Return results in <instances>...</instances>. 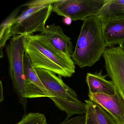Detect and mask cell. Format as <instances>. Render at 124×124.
<instances>
[{
	"label": "cell",
	"mask_w": 124,
	"mask_h": 124,
	"mask_svg": "<svg viewBox=\"0 0 124 124\" xmlns=\"http://www.w3.org/2000/svg\"><path fill=\"white\" fill-rule=\"evenodd\" d=\"M25 52L34 68L50 71L58 76L71 77L75 72V64L71 58L53 47L40 34L24 35Z\"/></svg>",
	"instance_id": "obj_1"
},
{
	"label": "cell",
	"mask_w": 124,
	"mask_h": 124,
	"mask_svg": "<svg viewBox=\"0 0 124 124\" xmlns=\"http://www.w3.org/2000/svg\"><path fill=\"white\" fill-rule=\"evenodd\" d=\"M107 48L102 23L97 16H90L83 21L72 59L81 69L91 67L100 60Z\"/></svg>",
	"instance_id": "obj_2"
},
{
	"label": "cell",
	"mask_w": 124,
	"mask_h": 124,
	"mask_svg": "<svg viewBox=\"0 0 124 124\" xmlns=\"http://www.w3.org/2000/svg\"><path fill=\"white\" fill-rule=\"evenodd\" d=\"M24 35L14 36L5 46V51L8 60L9 75L12 80L15 93L19 103L26 112L27 100L26 98V80L24 74L23 57L25 48L23 43Z\"/></svg>",
	"instance_id": "obj_3"
},
{
	"label": "cell",
	"mask_w": 124,
	"mask_h": 124,
	"mask_svg": "<svg viewBox=\"0 0 124 124\" xmlns=\"http://www.w3.org/2000/svg\"><path fill=\"white\" fill-rule=\"evenodd\" d=\"M56 0L41 5L28 6L12 24L10 37L32 34L44 31L45 24L53 11V4Z\"/></svg>",
	"instance_id": "obj_4"
},
{
	"label": "cell",
	"mask_w": 124,
	"mask_h": 124,
	"mask_svg": "<svg viewBox=\"0 0 124 124\" xmlns=\"http://www.w3.org/2000/svg\"><path fill=\"white\" fill-rule=\"evenodd\" d=\"M107 0H56L53 4V11L72 21H83L97 16Z\"/></svg>",
	"instance_id": "obj_5"
},
{
	"label": "cell",
	"mask_w": 124,
	"mask_h": 124,
	"mask_svg": "<svg viewBox=\"0 0 124 124\" xmlns=\"http://www.w3.org/2000/svg\"><path fill=\"white\" fill-rule=\"evenodd\" d=\"M103 57L107 75L124 100V51L119 46L107 48Z\"/></svg>",
	"instance_id": "obj_6"
},
{
	"label": "cell",
	"mask_w": 124,
	"mask_h": 124,
	"mask_svg": "<svg viewBox=\"0 0 124 124\" xmlns=\"http://www.w3.org/2000/svg\"><path fill=\"white\" fill-rule=\"evenodd\" d=\"M36 71L43 85L53 96L50 98L55 105L64 101H79L75 91L64 83L62 77L46 70L37 69Z\"/></svg>",
	"instance_id": "obj_7"
},
{
	"label": "cell",
	"mask_w": 124,
	"mask_h": 124,
	"mask_svg": "<svg viewBox=\"0 0 124 124\" xmlns=\"http://www.w3.org/2000/svg\"><path fill=\"white\" fill-rule=\"evenodd\" d=\"M24 74L26 78V98L53 97V96L45 87L39 78L36 69L34 68L27 53L23 57Z\"/></svg>",
	"instance_id": "obj_8"
},
{
	"label": "cell",
	"mask_w": 124,
	"mask_h": 124,
	"mask_svg": "<svg viewBox=\"0 0 124 124\" xmlns=\"http://www.w3.org/2000/svg\"><path fill=\"white\" fill-rule=\"evenodd\" d=\"M88 96L89 100L100 105L109 114L116 124H124V100L116 91L113 95L88 93Z\"/></svg>",
	"instance_id": "obj_9"
},
{
	"label": "cell",
	"mask_w": 124,
	"mask_h": 124,
	"mask_svg": "<svg viewBox=\"0 0 124 124\" xmlns=\"http://www.w3.org/2000/svg\"><path fill=\"white\" fill-rule=\"evenodd\" d=\"M40 34L55 48L72 58L74 53L72 42L60 26L55 24L47 25Z\"/></svg>",
	"instance_id": "obj_10"
},
{
	"label": "cell",
	"mask_w": 124,
	"mask_h": 124,
	"mask_svg": "<svg viewBox=\"0 0 124 124\" xmlns=\"http://www.w3.org/2000/svg\"><path fill=\"white\" fill-rule=\"evenodd\" d=\"M107 75H103L102 71L96 73H88L85 81L89 88V94L102 93L113 95L116 92L113 82L106 79Z\"/></svg>",
	"instance_id": "obj_11"
},
{
	"label": "cell",
	"mask_w": 124,
	"mask_h": 124,
	"mask_svg": "<svg viewBox=\"0 0 124 124\" xmlns=\"http://www.w3.org/2000/svg\"><path fill=\"white\" fill-rule=\"evenodd\" d=\"M102 31L107 47L119 45L124 41V20L102 23Z\"/></svg>",
	"instance_id": "obj_12"
},
{
	"label": "cell",
	"mask_w": 124,
	"mask_h": 124,
	"mask_svg": "<svg viewBox=\"0 0 124 124\" xmlns=\"http://www.w3.org/2000/svg\"><path fill=\"white\" fill-rule=\"evenodd\" d=\"M85 101V124H116L109 114L100 105L90 100Z\"/></svg>",
	"instance_id": "obj_13"
},
{
	"label": "cell",
	"mask_w": 124,
	"mask_h": 124,
	"mask_svg": "<svg viewBox=\"0 0 124 124\" xmlns=\"http://www.w3.org/2000/svg\"><path fill=\"white\" fill-rule=\"evenodd\" d=\"M97 16L102 23L124 20V0H107Z\"/></svg>",
	"instance_id": "obj_14"
},
{
	"label": "cell",
	"mask_w": 124,
	"mask_h": 124,
	"mask_svg": "<svg viewBox=\"0 0 124 124\" xmlns=\"http://www.w3.org/2000/svg\"><path fill=\"white\" fill-rule=\"evenodd\" d=\"M20 7L17 8L3 21L0 25V58L3 56V48L6 42L10 38V32L12 24L16 18L20 11Z\"/></svg>",
	"instance_id": "obj_15"
},
{
	"label": "cell",
	"mask_w": 124,
	"mask_h": 124,
	"mask_svg": "<svg viewBox=\"0 0 124 124\" xmlns=\"http://www.w3.org/2000/svg\"><path fill=\"white\" fill-rule=\"evenodd\" d=\"M17 124H47V119L43 114L30 112L24 114Z\"/></svg>",
	"instance_id": "obj_16"
},
{
	"label": "cell",
	"mask_w": 124,
	"mask_h": 124,
	"mask_svg": "<svg viewBox=\"0 0 124 124\" xmlns=\"http://www.w3.org/2000/svg\"><path fill=\"white\" fill-rule=\"evenodd\" d=\"M85 120L77 116L72 117L70 119H65L58 124H85Z\"/></svg>",
	"instance_id": "obj_17"
},
{
	"label": "cell",
	"mask_w": 124,
	"mask_h": 124,
	"mask_svg": "<svg viewBox=\"0 0 124 124\" xmlns=\"http://www.w3.org/2000/svg\"><path fill=\"white\" fill-rule=\"evenodd\" d=\"M0 102L3 101L4 100L3 93V87L2 82L0 80Z\"/></svg>",
	"instance_id": "obj_18"
},
{
	"label": "cell",
	"mask_w": 124,
	"mask_h": 124,
	"mask_svg": "<svg viewBox=\"0 0 124 124\" xmlns=\"http://www.w3.org/2000/svg\"><path fill=\"white\" fill-rule=\"evenodd\" d=\"M118 46L124 51V41L122 42L121 44H120Z\"/></svg>",
	"instance_id": "obj_19"
}]
</instances>
